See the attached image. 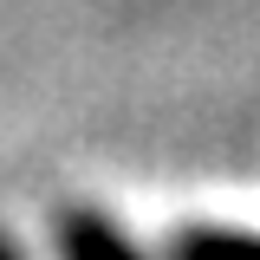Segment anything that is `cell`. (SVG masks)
I'll use <instances>...</instances> for the list:
<instances>
[{
    "instance_id": "1",
    "label": "cell",
    "mask_w": 260,
    "mask_h": 260,
    "mask_svg": "<svg viewBox=\"0 0 260 260\" xmlns=\"http://www.w3.org/2000/svg\"><path fill=\"white\" fill-rule=\"evenodd\" d=\"M59 241H65V260H143L124 234L104 221V215H91V208H72L59 221Z\"/></svg>"
},
{
    "instance_id": "2",
    "label": "cell",
    "mask_w": 260,
    "mask_h": 260,
    "mask_svg": "<svg viewBox=\"0 0 260 260\" xmlns=\"http://www.w3.org/2000/svg\"><path fill=\"white\" fill-rule=\"evenodd\" d=\"M176 260H260L254 234H228V228H189L176 241Z\"/></svg>"
},
{
    "instance_id": "3",
    "label": "cell",
    "mask_w": 260,
    "mask_h": 260,
    "mask_svg": "<svg viewBox=\"0 0 260 260\" xmlns=\"http://www.w3.org/2000/svg\"><path fill=\"white\" fill-rule=\"evenodd\" d=\"M0 260H20V247H13V241H0Z\"/></svg>"
}]
</instances>
